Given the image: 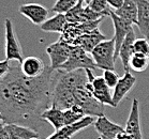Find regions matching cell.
<instances>
[{"instance_id": "3957f363", "label": "cell", "mask_w": 149, "mask_h": 139, "mask_svg": "<svg viewBox=\"0 0 149 139\" xmlns=\"http://www.w3.org/2000/svg\"><path fill=\"white\" fill-rule=\"evenodd\" d=\"M98 70V66L93 61L92 57L89 55V53L85 50L84 48L79 45H71V51L69 59L67 60L65 64H62L59 70L65 72H71L75 70Z\"/></svg>"}, {"instance_id": "52a82bcc", "label": "cell", "mask_w": 149, "mask_h": 139, "mask_svg": "<svg viewBox=\"0 0 149 139\" xmlns=\"http://www.w3.org/2000/svg\"><path fill=\"white\" fill-rule=\"evenodd\" d=\"M87 88L101 104L115 107L113 103V94L111 93V88L106 85L103 76H95L91 82H87Z\"/></svg>"}, {"instance_id": "ffe728a7", "label": "cell", "mask_w": 149, "mask_h": 139, "mask_svg": "<svg viewBox=\"0 0 149 139\" xmlns=\"http://www.w3.org/2000/svg\"><path fill=\"white\" fill-rule=\"evenodd\" d=\"M9 135L11 139H33L39 138V134L36 129H32L28 126L19 124H7L6 123Z\"/></svg>"}, {"instance_id": "4316f807", "label": "cell", "mask_w": 149, "mask_h": 139, "mask_svg": "<svg viewBox=\"0 0 149 139\" xmlns=\"http://www.w3.org/2000/svg\"><path fill=\"white\" fill-rule=\"evenodd\" d=\"M133 50L136 54H142L149 56V40L146 37L136 39L133 44Z\"/></svg>"}, {"instance_id": "f546056e", "label": "cell", "mask_w": 149, "mask_h": 139, "mask_svg": "<svg viewBox=\"0 0 149 139\" xmlns=\"http://www.w3.org/2000/svg\"><path fill=\"white\" fill-rule=\"evenodd\" d=\"M0 139H11L4 122L0 123Z\"/></svg>"}, {"instance_id": "e0dca14e", "label": "cell", "mask_w": 149, "mask_h": 139, "mask_svg": "<svg viewBox=\"0 0 149 139\" xmlns=\"http://www.w3.org/2000/svg\"><path fill=\"white\" fill-rule=\"evenodd\" d=\"M136 40L135 33H134V29H131L129 31V33L127 34V37H125V40L122 42L120 49H119V55L118 57L121 60V63L123 65V70L125 71H129V61L130 58L132 57V55L134 54L133 50V44L134 41Z\"/></svg>"}, {"instance_id": "4dcf8cb0", "label": "cell", "mask_w": 149, "mask_h": 139, "mask_svg": "<svg viewBox=\"0 0 149 139\" xmlns=\"http://www.w3.org/2000/svg\"><path fill=\"white\" fill-rule=\"evenodd\" d=\"M109 8H112L113 10H118L119 8L123 4V0H107Z\"/></svg>"}, {"instance_id": "7a4b0ae2", "label": "cell", "mask_w": 149, "mask_h": 139, "mask_svg": "<svg viewBox=\"0 0 149 139\" xmlns=\"http://www.w3.org/2000/svg\"><path fill=\"white\" fill-rule=\"evenodd\" d=\"M75 105L79 106L86 115L101 117L104 115V105L101 104L88 90L87 85L77 87L73 91Z\"/></svg>"}, {"instance_id": "44dd1931", "label": "cell", "mask_w": 149, "mask_h": 139, "mask_svg": "<svg viewBox=\"0 0 149 139\" xmlns=\"http://www.w3.org/2000/svg\"><path fill=\"white\" fill-rule=\"evenodd\" d=\"M114 12L116 15L132 23L133 25L137 24V7L134 0H123V4Z\"/></svg>"}, {"instance_id": "d6986e66", "label": "cell", "mask_w": 149, "mask_h": 139, "mask_svg": "<svg viewBox=\"0 0 149 139\" xmlns=\"http://www.w3.org/2000/svg\"><path fill=\"white\" fill-rule=\"evenodd\" d=\"M67 25H68V21L65 14L57 13L51 18H47L40 27L41 30L44 32H55V33L61 34Z\"/></svg>"}, {"instance_id": "f1b7e54d", "label": "cell", "mask_w": 149, "mask_h": 139, "mask_svg": "<svg viewBox=\"0 0 149 139\" xmlns=\"http://www.w3.org/2000/svg\"><path fill=\"white\" fill-rule=\"evenodd\" d=\"M11 68L10 61L9 60H3V61H0V80L3 78V76L7 74L9 70Z\"/></svg>"}, {"instance_id": "7c38bea8", "label": "cell", "mask_w": 149, "mask_h": 139, "mask_svg": "<svg viewBox=\"0 0 149 139\" xmlns=\"http://www.w3.org/2000/svg\"><path fill=\"white\" fill-rule=\"evenodd\" d=\"M95 129L99 134V139H115L117 134L123 131V127L112 122L105 115L98 117L95 121Z\"/></svg>"}, {"instance_id": "9a60e30c", "label": "cell", "mask_w": 149, "mask_h": 139, "mask_svg": "<svg viewBox=\"0 0 149 139\" xmlns=\"http://www.w3.org/2000/svg\"><path fill=\"white\" fill-rule=\"evenodd\" d=\"M137 7V28L149 40V0H134Z\"/></svg>"}, {"instance_id": "836d02e7", "label": "cell", "mask_w": 149, "mask_h": 139, "mask_svg": "<svg viewBox=\"0 0 149 139\" xmlns=\"http://www.w3.org/2000/svg\"><path fill=\"white\" fill-rule=\"evenodd\" d=\"M3 122V117H2V115H1V112H0V123Z\"/></svg>"}, {"instance_id": "6da1fadb", "label": "cell", "mask_w": 149, "mask_h": 139, "mask_svg": "<svg viewBox=\"0 0 149 139\" xmlns=\"http://www.w3.org/2000/svg\"><path fill=\"white\" fill-rule=\"evenodd\" d=\"M56 71L48 65L38 77L25 76L19 66H12L0 80V112L7 124L37 129L41 115L52 105Z\"/></svg>"}, {"instance_id": "7402d4cb", "label": "cell", "mask_w": 149, "mask_h": 139, "mask_svg": "<svg viewBox=\"0 0 149 139\" xmlns=\"http://www.w3.org/2000/svg\"><path fill=\"white\" fill-rule=\"evenodd\" d=\"M149 66V56L142 54H134L132 55V57L130 58L129 61V68H132L133 71L142 73V72L146 71Z\"/></svg>"}, {"instance_id": "ba28073f", "label": "cell", "mask_w": 149, "mask_h": 139, "mask_svg": "<svg viewBox=\"0 0 149 139\" xmlns=\"http://www.w3.org/2000/svg\"><path fill=\"white\" fill-rule=\"evenodd\" d=\"M109 17L113 21V26H114V37H115V61L117 60L119 55V49L121 46L122 42L125 40V37H127V34L129 33V31L133 28V24L130 21H125L121 17H119L118 15H116L115 12L111 10L109 12Z\"/></svg>"}, {"instance_id": "e575fe53", "label": "cell", "mask_w": 149, "mask_h": 139, "mask_svg": "<svg viewBox=\"0 0 149 139\" xmlns=\"http://www.w3.org/2000/svg\"><path fill=\"white\" fill-rule=\"evenodd\" d=\"M33 139H40V138H33Z\"/></svg>"}, {"instance_id": "8fae6325", "label": "cell", "mask_w": 149, "mask_h": 139, "mask_svg": "<svg viewBox=\"0 0 149 139\" xmlns=\"http://www.w3.org/2000/svg\"><path fill=\"white\" fill-rule=\"evenodd\" d=\"M136 84V78L133 76L130 71H125V74L122 77L119 78L117 85L114 88V93H113V103L114 106L117 107L118 104L125 98L133 87Z\"/></svg>"}, {"instance_id": "ac0fdd59", "label": "cell", "mask_w": 149, "mask_h": 139, "mask_svg": "<svg viewBox=\"0 0 149 139\" xmlns=\"http://www.w3.org/2000/svg\"><path fill=\"white\" fill-rule=\"evenodd\" d=\"M41 119L43 121H46L54 127L56 131L60 129L65 125V115H63V110L62 109L57 108L56 106L51 105L42 115Z\"/></svg>"}, {"instance_id": "83f0119b", "label": "cell", "mask_w": 149, "mask_h": 139, "mask_svg": "<svg viewBox=\"0 0 149 139\" xmlns=\"http://www.w3.org/2000/svg\"><path fill=\"white\" fill-rule=\"evenodd\" d=\"M103 78H104L106 85L109 86V88H115V86L117 85L120 77H119L118 73L115 72V70H104Z\"/></svg>"}, {"instance_id": "4fadbf2b", "label": "cell", "mask_w": 149, "mask_h": 139, "mask_svg": "<svg viewBox=\"0 0 149 139\" xmlns=\"http://www.w3.org/2000/svg\"><path fill=\"white\" fill-rule=\"evenodd\" d=\"M125 131L131 136L132 139H143L141 122H139V100L136 98L133 100L131 104V109H130Z\"/></svg>"}, {"instance_id": "cb8c5ba5", "label": "cell", "mask_w": 149, "mask_h": 139, "mask_svg": "<svg viewBox=\"0 0 149 139\" xmlns=\"http://www.w3.org/2000/svg\"><path fill=\"white\" fill-rule=\"evenodd\" d=\"M63 115H65V125L69 124H73V123L79 121L81 119L85 117V112L83 111V109L77 105H74L73 107L69 109L63 110Z\"/></svg>"}, {"instance_id": "1f68e13d", "label": "cell", "mask_w": 149, "mask_h": 139, "mask_svg": "<svg viewBox=\"0 0 149 139\" xmlns=\"http://www.w3.org/2000/svg\"><path fill=\"white\" fill-rule=\"evenodd\" d=\"M115 139H132V138H131V136H130L129 134L123 129L122 132H120V133L117 134V136H116Z\"/></svg>"}, {"instance_id": "5b68a950", "label": "cell", "mask_w": 149, "mask_h": 139, "mask_svg": "<svg viewBox=\"0 0 149 139\" xmlns=\"http://www.w3.org/2000/svg\"><path fill=\"white\" fill-rule=\"evenodd\" d=\"M4 54L9 61H17L20 64L24 60L23 49L10 18L4 19Z\"/></svg>"}, {"instance_id": "9c48e42d", "label": "cell", "mask_w": 149, "mask_h": 139, "mask_svg": "<svg viewBox=\"0 0 149 139\" xmlns=\"http://www.w3.org/2000/svg\"><path fill=\"white\" fill-rule=\"evenodd\" d=\"M95 117L85 115L84 118L81 119L77 122L73 123V124H69V125H65L60 129L56 131L53 135H51L46 139H71L77 133L87 129L88 126L91 125L92 123H95Z\"/></svg>"}, {"instance_id": "277c9868", "label": "cell", "mask_w": 149, "mask_h": 139, "mask_svg": "<svg viewBox=\"0 0 149 139\" xmlns=\"http://www.w3.org/2000/svg\"><path fill=\"white\" fill-rule=\"evenodd\" d=\"M93 61L102 70H115V37L99 43L90 53Z\"/></svg>"}, {"instance_id": "8992f818", "label": "cell", "mask_w": 149, "mask_h": 139, "mask_svg": "<svg viewBox=\"0 0 149 139\" xmlns=\"http://www.w3.org/2000/svg\"><path fill=\"white\" fill-rule=\"evenodd\" d=\"M70 51H71V45H69L60 37L58 41L48 45L46 47V54L48 55L51 61L49 66L55 71L59 70L61 65L65 64L69 59Z\"/></svg>"}, {"instance_id": "484cf974", "label": "cell", "mask_w": 149, "mask_h": 139, "mask_svg": "<svg viewBox=\"0 0 149 139\" xmlns=\"http://www.w3.org/2000/svg\"><path fill=\"white\" fill-rule=\"evenodd\" d=\"M88 7L97 13H100L104 16H109L112 9H109L107 0H91V2L88 4Z\"/></svg>"}, {"instance_id": "603a6c76", "label": "cell", "mask_w": 149, "mask_h": 139, "mask_svg": "<svg viewBox=\"0 0 149 139\" xmlns=\"http://www.w3.org/2000/svg\"><path fill=\"white\" fill-rule=\"evenodd\" d=\"M85 8H86L85 1L84 0H79L78 3L74 8H72L68 13L65 14L68 23H70V24H81Z\"/></svg>"}, {"instance_id": "d6a6232c", "label": "cell", "mask_w": 149, "mask_h": 139, "mask_svg": "<svg viewBox=\"0 0 149 139\" xmlns=\"http://www.w3.org/2000/svg\"><path fill=\"white\" fill-rule=\"evenodd\" d=\"M85 1V3H86V6H88L90 2H91V0H84Z\"/></svg>"}, {"instance_id": "d4e9b609", "label": "cell", "mask_w": 149, "mask_h": 139, "mask_svg": "<svg viewBox=\"0 0 149 139\" xmlns=\"http://www.w3.org/2000/svg\"><path fill=\"white\" fill-rule=\"evenodd\" d=\"M79 0H56L55 4L52 8V12L54 13L65 14L78 3Z\"/></svg>"}, {"instance_id": "5bb4252c", "label": "cell", "mask_w": 149, "mask_h": 139, "mask_svg": "<svg viewBox=\"0 0 149 139\" xmlns=\"http://www.w3.org/2000/svg\"><path fill=\"white\" fill-rule=\"evenodd\" d=\"M44 62L42 59L36 56H29L24 58L23 62L19 64V68L22 73L27 77H38L40 76L45 70Z\"/></svg>"}, {"instance_id": "2e32d148", "label": "cell", "mask_w": 149, "mask_h": 139, "mask_svg": "<svg viewBox=\"0 0 149 139\" xmlns=\"http://www.w3.org/2000/svg\"><path fill=\"white\" fill-rule=\"evenodd\" d=\"M104 40H106L105 35L100 31L99 28H97V29L90 31V32L81 34V37L75 41L74 45H79V46H81L87 53L90 54L92 51V49H93L99 43H101V42L104 41Z\"/></svg>"}, {"instance_id": "30bf717a", "label": "cell", "mask_w": 149, "mask_h": 139, "mask_svg": "<svg viewBox=\"0 0 149 139\" xmlns=\"http://www.w3.org/2000/svg\"><path fill=\"white\" fill-rule=\"evenodd\" d=\"M18 12L37 26H41L43 24L48 18V14H49L46 8L39 3L22 4L18 8Z\"/></svg>"}]
</instances>
